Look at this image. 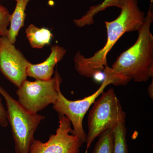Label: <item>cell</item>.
Here are the masks:
<instances>
[{
    "label": "cell",
    "mask_w": 153,
    "mask_h": 153,
    "mask_svg": "<svg viewBox=\"0 0 153 153\" xmlns=\"http://www.w3.org/2000/svg\"><path fill=\"white\" fill-rule=\"evenodd\" d=\"M153 22L152 5L145 22L138 31L135 43L120 54L111 67L103 69L106 79L115 86L126 85L130 81L146 82L153 76V36L150 28Z\"/></svg>",
    "instance_id": "1"
},
{
    "label": "cell",
    "mask_w": 153,
    "mask_h": 153,
    "mask_svg": "<svg viewBox=\"0 0 153 153\" xmlns=\"http://www.w3.org/2000/svg\"><path fill=\"white\" fill-rule=\"evenodd\" d=\"M145 17L137 0H127L117 19L105 22L107 41L104 47L89 57H85L79 51L76 52L74 60L77 72L87 77L100 73L108 66L107 56L115 44L125 33L138 31L144 24Z\"/></svg>",
    "instance_id": "2"
},
{
    "label": "cell",
    "mask_w": 153,
    "mask_h": 153,
    "mask_svg": "<svg viewBox=\"0 0 153 153\" xmlns=\"http://www.w3.org/2000/svg\"><path fill=\"white\" fill-rule=\"evenodd\" d=\"M0 94L6 100L7 118L10 125L16 153H29L30 146L35 140L34 134L45 117L28 111L1 86Z\"/></svg>",
    "instance_id": "3"
},
{
    "label": "cell",
    "mask_w": 153,
    "mask_h": 153,
    "mask_svg": "<svg viewBox=\"0 0 153 153\" xmlns=\"http://www.w3.org/2000/svg\"><path fill=\"white\" fill-rule=\"evenodd\" d=\"M94 102L88 116V133L86 136V149H88L96 138L110 128H114L126 114L113 88L102 92Z\"/></svg>",
    "instance_id": "4"
},
{
    "label": "cell",
    "mask_w": 153,
    "mask_h": 153,
    "mask_svg": "<svg viewBox=\"0 0 153 153\" xmlns=\"http://www.w3.org/2000/svg\"><path fill=\"white\" fill-rule=\"evenodd\" d=\"M62 79L57 71L49 80L28 81L26 79L16 91L19 102L28 111L33 113L55 103L58 97V89Z\"/></svg>",
    "instance_id": "5"
},
{
    "label": "cell",
    "mask_w": 153,
    "mask_h": 153,
    "mask_svg": "<svg viewBox=\"0 0 153 153\" xmlns=\"http://www.w3.org/2000/svg\"><path fill=\"white\" fill-rule=\"evenodd\" d=\"M109 85V82L104 79L101 86L94 93L76 101L68 100L61 93L60 88L58 89V98L53 104V108L58 115L65 116L69 120L73 126L71 134L78 138L82 144L86 142L87 136L82 126V121L85 114L96 99Z\"/></svg>",
    "instance_id": "6"
},
{
    "label": "cell",
    "mask_w": 153,
    "mask_h": 153,
    "mask_svg": "<svg viewBox=\"0 0 153 153\" xmlns=\"http://www.w3.org/2000/svg\"><path fill=\"white\" fill-rule=\"evenodd\" d=\"M59 115V126L56 134L49 137L46 143L34 140L29 153H79L82 144L72 134L71 123L64 115Z\"/></svg>",
    "instance_id": "7"
},
{
    "label": "cell",
    "mask_w": 153,
    "mask_h": 153,
    "mask_svg": "<svg viewBox=\"0 0 153 153\" xmlns=\"http://www.w3.org/2000/svg\"><path fill=\"white\" fill-rule=\"evenodd\" d=\"M30 63L7 36L1 37L0 70L7 79L17 87L27 79V69Z\"/></svg>",
    "instance_id": "8"
},
{
    "label": "cell",
    "mask_w": 153,
    "mask_h": 153,
    "mask_svg": "<svg viewBox=\"0 0 153 153\" xmlns=\"http://www.w3.org/2000/svg\"><path fill=\"white\" fill-rule=\"evenodd\" d=\"M66 52V49L63 47L54 45L51 48L49 57L44 62L37 64L29 63L27 69V76L33 77L36 80L51 79L55 65L63 59Z\"/></svg>",
    "instance_id": "9"
},
{
    "label": "cell",
    "mask_w": 153,
    "mask_h": 153,
    "mask_svg": "<svg viewBox=\"0 0 153 153\" xmlns=\"http://www.w3.org/2000/svg\"><path fill=\"white\" fill-rule=\"evenodd\" d=\"M31 0H17L13 13L11 15L10 27L7 37L13 44L16 41V37L21 28L25 25L26 7Z\"/></svg>",
    "instance_id": "10"
},
{
    "label": "cell",
    "mask_w": 153,
    "mask_h": 153,
    "mask_svg": "<svg viewBox=\"0 0 153 153\" xmlns=\"http://www.w3.org/2000/svg\"><path fill=\"white\" fill-rule=\"evenodd\" d=\"M127 0H104L102 3L89 7L85 15L79 19H74V22L78 27L82 28L86 26L93 25L94 17L99 12L104 10L107 8L114 7L121 9Z\"/></svg>",
    "instance_id": "11"
},
{
    "label": "cell",
    "mask_w": 153,
    "mask_h": 153,
    "mask_svg": "<svg viewBox=\"0 0 153 153\" xmlns=\"http://www.w3.org/2000/svg\"><path fill=\"white\" fill-rule=\"evenodd\" d=\"M26 34L31 47L37 49H41L45 45L50 44L53 37L49 29L38 28L32 24L26 29Z\"/></svg>",
    "instance_id": "12"
},
{
    "label": "cell",
    "mask_w": 153,
    "mask_h": 153,
    "mask_svg": "<svg viewBox=\"0 0 153 153\" xmlns=\"http://www.w3.org/2000/svg\"><path fill=\"white\" fill-rule=\"evenodd\" d=\"M113 153H128L126 139L125 118L118 121L113 129Z\"/></svg>",
    "instance_id": "13"
},
{
    "label": "cell",
    "mask_w": 153,
    "mask_h": 153,
    "mask_svg": "<svg viewBox=\"0 0 153 153\" xmlns=\"http://www.w3.org/2000/svg\"><path fill=\"white\" fill-rule=\"evenodd\" d=\"M113 129H108L100 136L92 153H113Z\"/></svg>",
    "instance_id": "14"
},
{
    "label": "cell",
    "mask_w": 153,
    "mask_h": 153,
    "mask_svg": "<svg viewBox=\"0 0 153 153\" xmlns=\"http://www.w3.org/2000/svg\"><path fill=\"white\" fill-rule=\"evenodd\" d=\"M11 15L8 9L0 4V37L7 36Z\"/></svg>",
    "instance_id": "15"
},
{
    "label": "cell",
    "mask_w": 153,
    "mask_h": 153,
    "mask_svg": "<svg viewBox=\"0 0 153 153\" xmlns=\"http://www.w3.org/2000/svg\"><path fill=\"white\" fill-rule=\"evenodd\" d=\"M7 113L2 102L1 98H0V126L6 127L8 125Z\"/></svg>",
    "instance_id": "16"
},
{
    "label": "cell",
    "mask_w": 153,
    "mask_h": 153,
    "mask_svg": "<svg viewBox=\"0 0 153 153\" xmlns=\"http://www.w3.org/2000/svg\"><path fill=\"white\" fill-rule=\"evenodd\" d=\"M148 92L149 95L152 99L153 98V82H152V84L149 86L148 88Z\"/></svg>",
    "instance_id": "17"
},
{
    "label": "cell",
    "mask_w": 153,
    "mask_h": 153,
    "mask_svg": "<svg viewBox=\"0 0 153 153\" xmlns=\"http://www.w3.org/2000/svg\"><path fill=\"white\" fill-rule=\"evenodd\" d=\"M1 37H0V42H1Z\"/></svg>",
    "instance_id": "18"
},
{
    "label": "cell",
    "mask_w": 153,
    "mask_h": 153,
    "mask_svg": "<svg viewBox=\"0 0 153 153\" xmlns=\"http://www.w3.org/2000/svg\"><path fill=\"white\" fill-rule=\"evenodd\" d=\"M15 1H17V0H15Z\"/></svg>",
    "instance_id": "19"
},
{
    "label": "cell",
    "mask_w": 153,
    "mask_h": 153,
    "mask_svg": "<svg viewBox=\"0 0 153 153\" xmlns=\"http://www.w3.org/2000/svg\"><path fill=\"white\" fill-rule=\"evenodd\" d=\"M94 1H96V0H94Z\"/></svg>",
    "instance_id": "20"
}]
</instances>
